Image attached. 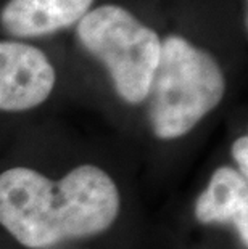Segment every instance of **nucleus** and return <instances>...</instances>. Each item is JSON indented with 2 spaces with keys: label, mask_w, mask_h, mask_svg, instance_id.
<instances>
[{
  "label": "nucleus",
  "mask_w": 248,
  "mask_h": 249,
  "mask_svg": "<svg viewBox=\"0 0 248 249\" xmlns=\"http://www.w3.org/2000/svg\"><path fill=\"white\" fill-rule=\"evenodd\" d=\"M94 0H8L0 12L3 31L18 39L55 34L79 23Z\"/></svg>",
  "instance_id": "39448f33"
},
{
  "label": "nucleus",
  "mask_w": 248,
  "mask_h": 249,
  "mask_svg": "<svg viewBox=\"0 0 248 249\" xmlns=\"http://www.w3.org/2000/svg\"><path fill=\"white\" fill-rule=\"evenodd\" d=\"M224 93L226 77L213 55L176 34L161 40L147 97L155 137L174 140L189 134L218 107Z\"/></svg>",
  "instance_id": "f03ea898"
},
{
  "label": "nucleus",
  "mask_w": 248,
  "mask_h": 249,
  "mask_svg": "<svg viewBox=\"0 0 248 249\" xmlns=\"http://www.w3.org/2000/svg\"><path fill=\"white\" fill-rule=\"evenodd\" d=\"M57 74L38 47L0 42V111L19 113L39 107L50 97Z\"/></svg>",
  "instance_id": "20e7f679"
},
{
  "label": "nucleus",
  "mask_w": 248,
  "mask_h": 249,
  "mask_svg": "<svg viewBox=\"0 0 248 249\" xmlns=\"http://www.w3.org/2000/svg\"><path fill=\"white\" fill-rule=\"evenodd\" d=\"M79 42L107 68L116 93L139 105L149 97L161 39L119 5H102L77 23Z\"/></svg>",
  "instance_id": "7ed1b4c3"
},
{
  "label": "nucleus",
  "mask_w": 248,
  "mask_h": 249,
  "mask_svg": "<svg viewBox=\"0 0 248 249\" xmlns=\"http://www.w3.org/2000/svg\"><path fill=\"white\" fill-rule=\"evenodd\" d=\"M119 192L103 169L82 164L61 180L29 167L0 174V225L29 249H47L108 230L119 213Z\"/></svg>",
  "instance_id": "f257e3e1"
},
{
  "label": "nucleus",
  "mask_w": 248,
  "mask_h": 249,
  "mask_svg": "<svg viewBox=\"0 0 248 249\" xmlns=\"http://www.w3.org/2000/svg\"><path fill=\"white\" fill-rule=\"evenodd\" d=\"M232 156L239 164V172L245 178L248 177V137H239L232 143Z\"/></svg>",
  "instance_id": "0eeeda50"
},
{
  "label": "nucleus",
  "mask_w": 248,
  "mask_h": 249,
  "mask_svg": "<svg viewBox=\"0 0 248 249\" xmlns=\"http://www.w3.org/2000/svg\"><path fill=\"white\" fill-rule=\"evenodd\" d=\"M195 217L202 224L235 225L245 248L248 246V182L239 171L219 167L195 203Z\"/></svg>",
  "instance_id": "423d86ee"
}]
</instances>
